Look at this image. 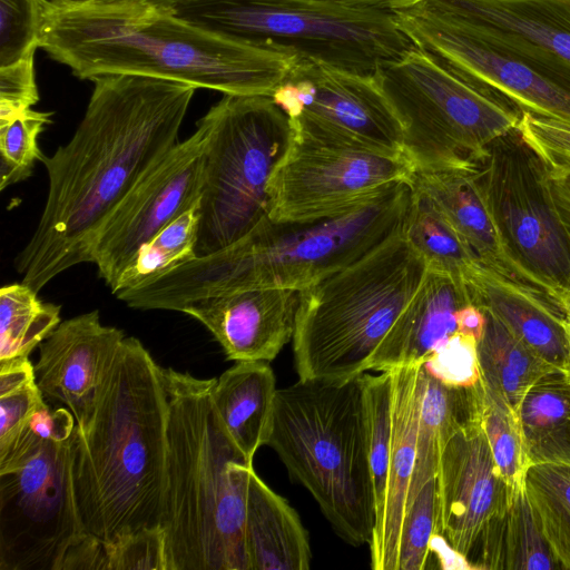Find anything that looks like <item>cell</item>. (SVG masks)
<instances>
[{"label": "cell", "instance_id": "1", "mask_svg": "<svg viewBox=\"0 0 570 570\" xmlns=\"http://www.w3.org/2000/svg\"><path fill=\"white\" fill-rule=\"evenodd\" d=\"M72 138L41 156L49 188L36 232L14 259L37 293L89 262L96 235L121 199L177 144L196 91L167 79L104 75Z\"/></svg>", "mask_w": 570, "mask_h": 570}, {"label": "cell", "instance_id": "2", "mask_svg": "<svg viewBox=\"0 0 570 570\" xmlns=\"http://www.w3.org/2000/svg\"><path fill=\"white\" fill-rule=\"evenodd\" d=\"M40 48L79 79L134 75L224 95L272 96L301 56L229 38L148 3L43 0Z\"/></svg>", "mask_w": 570, "mask_h": 570}, {"label": "cell", "instance_id": "3", "mask_svg": "<svg viewBox=\"0 0 570 570\" xmlns=\"http://www.w3.org/2000/svg\"><path fill=\"white\" fill-rule=\"evenodd\" d=\"M136 337H125L94 417L75 428L71 478L82 531L105 544L160 528L166 473L164 373Z\"/></svg>", "mask_w": 570, "mask_h": 570}, {"label": "cell", "instance_id": "4", "mask_svg": "<svg viewBox=\"0 0 570 570\" xmlns=\"http://www.w3.org/2000/svg\"><path fill=\"white\" fill-rule=\"evenodd\" d=\"M411 194L406 180L333 218L276 223L267 216L229 246L119 291L116 297L137 309L181 312L193 302L247 289L301 292L355 262L399 228Z\"/></svg>", "mask_w": 570, "mask_h": 570}, {"label": "cell", "instance_id": "5", "mask_svg": "<svg viewBox=\"0 0 570 570\" xmlns=\"http://www.w3.org/2000/svg\"><path fill=\"white\" fill-rule=\"evenodd\" d=\"M166 473L160 528L167 570H248V463L220 422L214 379L164 367Z\"/></svg>", "mask_w": 570, "mask_h": 570}, {"label": "cell", "instance_id": "6", "mask_svg": "<svg viewBox=\"0 0 570 570\" xmlns=\"http://www.w3.org/2000/svg\"><path fill=\"white\" fill-rule=\"evenodd\" d=\"M267 445L342 540L371 543L375 499L363 374L298 379L277 390Z\"/></svg>", "mask_w": 570, "mask_h": 570}, {"label": "cell", "instance_id": "7", "mask_svg": "<svg viewBox=\"0 0 570 570\" xmlns=\"http://www.w3.org/2000/svg\"><path fill=\"white\" fill-rule=\"evenodd\" d=\"M426 271L402 224L355 262L301 291L293 336L298 377L340 380L370 371Z\"/></svg>", "mask_w": 570, "mask_h": 570}, {"label": "cell", "instance_id": "8", "mask_svg": "<svg viewBox=\"0 0 570 570\" xmlns=\"http://www.w3.org/2000/svg\"><path fill=\"white\" fill-rule=\"evenodd\" d=\"M395 0H180L174 11L204 29L294 49L346 70L375 73L413 43Z\"/></svg>", "mask_w": 570, "mask_h": 570}, {"label": "cell", "instance_id": "9", "mask_svg": "<svg viewBox=\"0 0 570 570\" xmlns=\"http://www.w3.org/2000/svg\"><path fill=\"white\" fill-rule=\"evenodd\" d=\"M376 76L403 126V153L414 171L479 167L521 117L504 98L414 45L382 62Z\"/></svg>", "mask_w": 570, "mask_h": 570}, {"label": "cell", "instance_id": "10", "mask_svg": "<svg viewBox=\"0 0 570 570\" xmlns=\"http://www.w3.org/2000/svg\"><path fill=\"white\" fill-rule=\"evenodd\" d=\"M209 126L196 257L229 246L268 216L267 185L294 128L272 96L224 95Z\"/></svg>", "mask_w": 570, "mask_h": 570}, {"label": "cell", "instance_id": "11", "mask_svg": "<svg viewBox=\"0 0 570 570\" xmlns=\"http://www.w3.org/2000/svg\"><path fill=\"white\" fill-rule=\"evenodd\" d=\"M267 185L268 217L307 223L345 214L410 180L414 167L389 151L302 120Z\"/></svg>", "mask_w": 570, "mask_h": 570}, {"label": "cell", "instance_id": "12", "mask_svg": "<svg viewBox=\"0 0 570 570\" xmlns=\"http://www.w3.org/2000/svg\"><path fill=\"white\" fill-rule=\"evenodd\" d=\"M72 435L41 442L0 474V570H59L85 533L72 491Z\"/></svg>", "mask_w": 570, "mask_h": 570}, {"label": "cell", "instance_id": "13", "mask_svg": "<svg viewBox=\"0 0 570 570\" xmlns=\"http://www.w3.org/2000/svg\"><path fill=\"white\" fill-rule=\"evenodd\" d=\"M520 155L491 144L481 179L511 255L556 299L570 288V232L553 205L543 165L534 154Z\"/></svg>", "mask_w": 570, "mask_h": 570}, {"label": "cell", "instance_id": "14", "mask_svg": "<svg viewBox=\"0 0 570 570\" xmlns=\"http://www.w3.org/2000/svg\"><path fill=\"white\" fill-rule=\"evenodd\" d=\"M209 126L197 129L150 169L121 199L99 228L91 263L112 291L138 249L169 223L199 206Z\"/></svg>", "mask_w": 570, "mask_h": 570}, {"label": "cell", "instance_id": "15", "mask_svg": "<svg viewBox=\"0 0 570 570\" xmlns=\"http://www.w3.org/2000/svg\"><path fill=\"white\" fill-rule=\"evenodd\" d=\"M570 89V0H397Z\"/></svg>", "mask_w": 570, "mask_h": 570}, {"label": "cell", "instance_id": "16", "mask_svg": "<svg viewBox=\"0 0 570 570\" xmlns=\"http://www.w3.org/2000/svg\"><path fill=\"white\" fill-rule=\"evenodd\" d=\"M272 98L293 120L404 154L403 126L376 72L301 57Z\"/></svg>", "mask_w": 570, "mask_h": 570}, {"label": "cell", "instance_id": "17", "mask_svg": "<svg viewBox=\"0 0 570 570\" xmlns=\"http://www.w3.org/2000/svg\"><path fill=\"white\" fill-rule=\"evenodd\" d=\"M412 43L469 82L498 94L530 112L570 128V89L532 66L498 52L442 22L392 7Z\"/></svg>", "mask_w": 570, "mask_h": 570}, {"label": "cell", "instance_id": "18", "mask_svg": "<svg viewBox=\"0 0 570 570\" xmlns=\"http://www.w3.org/2000/svg\"><path fill=\"white\" fill-rule=\"evenodd\" d=\"M436 493L438 534L470 562L487 525L507 511L515 494L495 465L480 415L446 442Z\"/></svg>", "mask_w": 570, "mask_h": 570}, {"label": "cell", "instance_id": "19", "mask_svg": "<svg viewBox=\"0 0 570 570\" xmlns=\"http://www.w3.org/2000/svg\"><path fill=\"white\" fill-rule=\"evenodd\" d=\"M104 325L98 309L62 321L39 345L36 383L46 402L67 407L83 431L90 424L100 390L125 340Z\"/></svg>", "mask_w": 570, "mask_h": 570}, {"label": "cell", "instance_id": "20", "mask_svg": "<svg viewBox=\"0 0 570 570\" xmlns=\"http://www.w3.org/2000/svg\"><path fill=\"white\" fill-rule=\"evenodd\" d=\"M299 292L256 288L193 302L183 313L202 323L229 361H273L293 340Z\"/></svg>", "mask_w": 570, "mask_h": 570}, {"label": "cell", "instance_id": "21", "mask_svg": "<svg viewBox=\"0 0 570 570\" xmlns=\"http://www.w3.org/2000/svg\"><path fill=\"white\" fill-rule=\"evenodd\" d=\"M410 181L426 195L481 264L538 287L507 246L481 179V165L415 170Z\"/></svg>", "mask_w": 570, "mask_h": 570}, {"label": "cell", "instance_id": "22", "mask_svg": "<svg viewBox=\"0 0 570 570\" xmlns=\"http://www.w3.org/2000/svg\"><path fill=\"white\" fill-rule=\"evenodd\" d=\"M471 302L492 314L527 347L564 373V314L547 292L483 264L468 284Z\"/></svg>", "mask_w": 570, "mask_h": 570}, {"label": "cell", "instance_id": "23", "mask_svg": "<svg viewBox=\"0 0 570 570\" xmlns=\"http://www.w3.org/2000/svg\"><path fill=\"white\" fill-rule=\"evenodd\" d=\"M472 303L468 287L428 268L419 288L374 353L370 371L421 365L459 332L458 311Z\"/></svg>", "mask_w": 570, "mask_h": 570}, {"label": "cell", "instance_id": "24", "mask_svg": "<svg viewBox=\"0 0 570 570\" xmlns=\"http://www.w3.org/2000/svg\"><path fill=\"white\" fill-rule=\"evenodd\" d=\"M419 365L392 368V428L385 501L370 547L374 570H397L400 539L416 460Z\"/></svg>", "mask_w": 570, "mask_h": 570}, {"label": "cell", "instance_id": "25", "mask_svg": "<svg viewBox=\"0 0 570 570\" xmlns=\"http://www.w3.org/2000/svg\"><path fill=\"white\" fill-rule=\"evenodd\" d=\"M244 546L248 570H307L308 533L297 512L250 469Z\"/></svg>", "mask_w": 570, "mask_h": 570}, {"label": "cell", "instance_id": "26", "mask_svg": "<svg viewBox=\"0 0 570 570\" xmlns=\"http://www.w3.org/2000/svg\"><path fill=\"white\" fill-rule=\"evenodd\" d=\"M264 361H239L214 379L212 400L226 432L246 461L267 445L274 404L276 380Z\"/></svg>", "mask_w": 570, "mask_h": 570}, {"label": "cell", "instance_id": "27", "mask_svg": "<svg viewBox=\"0 0 570 570\" xmlns=\"http://www.w3.org/2000/svg\"><path fill=\"white\" fill-rule=\"evenodd\" d=\"M416 393V460L407 505L428 481L436 478L441 454L450 438L479 415L478 384L472 387L449 386L419 365Z\"/></svg>", "mask_w": 570, "mask_h": 570}, {"label": "cell", "instance_id": "28", "mask_svg": "<svg viewBox=\"0 0 570 570\" xmlns=\"http://www.w3.org/2000/svg\"><path fill=\"white\" fill-rule=\"evenodd\" d=\"M470 563L472 569H561L542 533L525 488L517 491L507 511L487 525Z\"/></svg>", "mask_w": 570, "mask_h": 570}, {"label": "cell", "instance_id": "29", "mask_svg": "<svg viewBox=\"0 0 570 570\" xmlns=\"http://www.w3.org/2000/svg\"><path fill=\"white\" fill-rule=\"evenodd\" d=\"M530 464L570 463V384L562 372L533 383L518 409Z\"/></svg>", "mask_w": 570, "mask_h": 570}, {"label": "cell", "instance_id": "30", "mask_svg": "<svg viewBox=\"0 0 570 570\" xmlns=\"http://www.w3.org/2000/svg\"><path fill=\"white\" fill-rule=\"evenodd\" d=\"M484 314L485 327L478 342L480 381L518 412L528 389L558 370L527 347L497 317Z\"/></svg>", "mask_w": 570, "mask_h": 570}, {"label": "cell", "instance_id": "31", "mask_svg": "<svg viewBox=\"0 0 570 570\" xmlns=\"http://www.w3.org/2000/svg\"><path fill=\"white\" fill-rule=\"evenodd\" d=\"M411 188V200L403 222L406 238L425 259L428 268L446 273L468 287L481 262L426 195L412 184Z\"/></svg>", "mask_w": 570, "mask_h": 570}, {"label": "cell", "instance_id": "32", "mask_svg": "<svg viewBox=\"0 0 570 570\" xmlns=\"http://www.w3.org/2000/svg\"><path fill=\"white\" fill-rule=\"evenodd\" d=\"M21 283L0 289V361L29 357L61 323L60 305Z\"/></svg>", "mask_w": 570, "mask_h": 570}, {"label": "cell", "instance_id": "33", "mask_svg": "<svg viewBox=\"0 0 570 570\" xmlns=\"http://www.w3.org/2000/svg\"><path fill=\"white\" fill-rule=\"evenodd\" d=\"M525 492L557 561L570 570V463L531 465Z\"/></svg>", "mask_w": 570, "mask_h": 570}, {"label": "cell", "instance_id": "34", "mask_svg": "<svg viewBox=\"0 0 570 570\" xmlns=\"http://www.w3.org/2000/svg\"><path fill=\"white\" fill-rule=\"evenodd\" d=\"M199 206L183 213L145 243L119 277L114 294L139 286L196 257Z\"/></svg>", "mask_w": 570, "mask_h": 570}, {"label": "cell", "instance_id": "35", "mask_svg": "<svg viewBox=\"0 0 570 570\" xmlns=\"http://www.w3.org/2000/svg\"><path fill=\"white\" fill-rule=\"evenodd\" d=\"M479 415L495 465L513 492L525 488L527 471L531 466L514 411L501 396L478 383Z\"/></svg>", "mask_w": 570, "mask_h": 570}, {"label": "cell", "instance_id": "36", "mask_svg": "<svg viewBox=\"0 0 570 570\" xmlns=\"http://www.w3.org/2000/svg\"><path fill=\"white\" fill-rule=\"evenodd\" d=\"M51 112L29 109L0 125V190L27 179L42 154L38 137L51 122Z\"/></svg>", "mask_w": 570, "mask_h": 570}, {"label": "cell", "instance_id": "37", "mask_svg": "<svg viewBox=\"0 0 570 570\" xmlns=\"http://www.w3.org/2000/svg\"><path fill=\"white\" fill-rule=\"evenodd\" d=\"M435 534H438L436 478L428 481L407 505L401 530L397 570L425 569Z\"/></svg>", "mask_w": 570, "mask_h": 570}, {"label": "cell", "instance_id": "38", "mask_svg": "<svg viewBox=\"0 0 570 570\" xmlns=\"http://www.w3.org/2000/svg\"><path fill=\"white\" fill-rule=\"evenodd\" d=\"M43 0H0V67L40 47Z\"/></svg>", "mask_w": 570, "mask_h": 570}, {"label": "cell", "instance_id": "39", "mask_svg": "<svg viewBox=\"0 0 570 570\" xmlns=\"http://www.w3.org/2000/svg\"><path fill=\"white\" fill-rule=\"evenodd\" d=\"M421 365L445 385L472 387L480 381L478 341L458 332Z\"/></svg>", "mask_w": 570, "mask_h": 570}, {"label": "cell", "instance_id": "40", "mask_svg": "<svg viewBox=\"0 0 570 570\" xmlns=\"http://www.w3.org/2000/svg\"><path fill=\"white\" fill-rule=\"evenodd\" d=\"M105 547L108 570H167L161 528L126 534Z\"/></svg>", "mask_w": 570, "mask_h": 570}, {"label": "cell", "instance_id": "41", "mask_svg": "<svg viewBox=\"0 0 570 570\" xmlns=\"http://www.w3.org/2000/svg\"><path fill=\"white\" fill-rule=\"evenodd\" d=\"M515 131L546 168L570 169V128L521 111Z\"/></svg>", "mask_w": 570, "mask_h": 570}, {"label": "cell", "instance_id": "42", "mask_svg": "<svg viewBox=\"0 0 570 570\" xmlns=\"http://www.w3.org/2000/svg\"><path fill=\"white\" fill-rule=\"evenodd\" d=\"M35 55L0 67V125L13 120L39 101Z\"/></svg>", "mask_w": 570, "mask_h": 570}, {"label": "cell", "instance_id": "43", "mask_svg": "<svg viewBox=\"0 0 570 570\" xmlns=\"http://www.w3.org/2000/svg\"><path fill=\"white\" fill-rule=\"evenodd\" d=\"M45 403L36 380L0 393V458L11 451L31 416Z\"/></svg>", "mask_w": 570, "mask_h": 570}, {"label": "cell", "instance_id": "44", "mask_svg": "<svg viewBox=\"0 0 570 570\" xmlns=\"http://www.w3.org/2000/svg\"><path fill=\"white\" fill-rule=\"evenodd\" d=\"M108 570L105 543L83 533L66 551L59 570Z\"/></svg>", "mask_w": 570, "mask_h": 570}, {"label": "cell", "instance_id": "45", "mask_svg": "<svg viewBox=\"0 0 570 570\" xmlns=\"http://www.w3.org/2000/svg\"><path fill=\"white\" fill-rule=\"evenodd\" d=\"M543 169L553 205L570 232V169Z\"/></svg>", "mask_w": 570, "mask_h": 570}, {"label": "cell", "instance_id": "46", "mask_svg": "<svg viewBox=\"0 0 570 570\" xmlns=\"http://www.w3.org/2000/svg\"><path fill=\"white\" fill-rule=\"evenodd\" d=\"M459 332L481 340L485 327L484 312L473 303H468L458 311Z\"/></svg>", "mask_w": 570, "mask_h": 570}, {"label": "cell", "instance_id": "47", "mask_svg": "<svg viewBox=\"0 0 570 570\" xmlns=\"http://www.w3.org/2000/svg\"><path fill=\"white\" fill-rule=\"evenodd\" d=\"M557 303L562 308L564 314L563 320V327L566 332L567 337V344H568V358H567V366L566 371L563 373L567 382L570 384V288L562 291L557 296Z\"/></svg>", "mask_w": 570, "mask_h": 570}, {"label": "cell", "instance_id": "48", "mask_svg": "<svg viewBox=\"0 0 570 570\" xmlns=\"http://www.w3.org/2000/svg\"><path fill=\"white\" fill-rule=\"evenodd\" d=\"M61 2H75V3H82V2H95V3H118V2H137V3H148L154 4L158 7H165V8H171L180 1V0H56Z\"/></svg>", "mask_w": 570, "mask_h": 570}]
</instances>
